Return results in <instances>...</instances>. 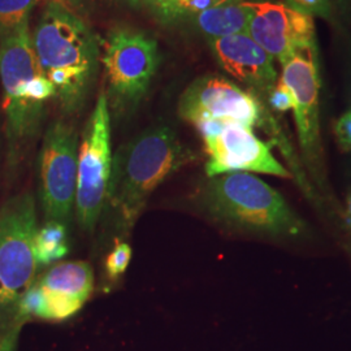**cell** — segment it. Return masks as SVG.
Returning a JSON list of instances; mask_svg holds the SVG:
<instances>
[{"label":"cell","instance_id":"cell-1","mask_svg":"<svg viewBox=\"0 0 351 351\" xmlns=\"http://www.w3.org/2000/svg\"><path fill=\"white\" fill-rule=\"evenodd\" d=\"M32 39L40 73L53 85L64 110L75 112L98 71L97 38L77 14L59 1H50Z\"/></svg>","mask_w":351,"mask_h":351},{"label":"cell","instance_id":"cell-2","mask_svg":"<svg viewBox=\"0 0 351 351\" xmlns=\"http://www.w3.org/2000/svg\"><path fill=\"white\" fill-rule=\"evenodd\" d=\"M191 160L190 151L168 126L149 128L113 156L107 207L117 226L132 230L151 194Z\"/></svg>","mask_w":351,"mask_h":351},{"label":"cell","instance_id":"cell-3","mask_svg":"<svg viewBox=\"0 0 351 351\" xmlns=\"http://www.w3.org/2000/svg\"><path fill=\"white\" fill-rule=\"evenodd\" d=\"M203 203L216 219L264 236L298 237L304 232V223L284 197L252 173L211 177Z\"/></svg>","mask_w":351,"mask_h":351},{"label":"cell","instance_id":"cell-4","mask_svg":"<svg viewBox=\"0 0 351 351\" xmlns=\"http://www.w3.org/2000/svg\"><path fill=\"white\" fill-rule=\"evenodd\" d=\"M36 199L23 193L0 208V335L16 323L20 302L36 284Z\"/></svg>","mask_w":351,"mask_h":351},{"label":"cell","instance_id":"cell-5","mask_svg":"<svg viewBox=\"0 0 351 351\" xmlns=\"http://www.w3.org/2000/svg\"><path fill=\"white\" fill-rule=\"evenodd\" d=\"M112 162L108 98L101 93L84 129L78 150L75 213L85 232L94 230L107 208Z\"/></svg>","mask_w":351,"mask_h":351},{"label":"cell","instance_id":"cell-6","mask_svg":"<svg viewBox=\"0 0 351 351\" xmlns=\"http://www.w3.org/2000/svg\"><path fill=\"white\" fill-rule=\"evenodd\" d=\"M101 63L114 107L132 108L145 97L156 73L158 45L142 32L119 27L104 42Z\"/></svg>","mask_w":351,"mask_h":351},{"label":"cell","instance_id":"cell-7","mask_svg":"<svg viewBox=\"0 0 351 351\" xmlns=\"http://www.w3.org/2000/svg\"><path fill=\"white\" fill-rule=\"evenodd\" d=\"M78 137L63 121L52 123L39 154V198L46 221L68 226L73 217L78 171Z\"/></svg>","mask_w":351,"mask_h":351},{"label":"cell","instance_id":"cell-8","mask_svg":"<svg viewBox=\"0 0 351 351\" xmlns=\"http://www.w3.org/2000/svg\"><path fill=\"white\" fill-rule=\"evenodd\" d=\"M280 80L293 94V113L302 154L311 172L319 180L323 171L320 138V72L317 45L295 51L280 62Z\"/></svg>","mask_w":351,"mask_h":351},{"label":"cell","instance_id":"cell-9","mask_svg":"<svg viewBox=\"0 0 351 351\" xmlns=\"http://www.w3.org/2000/svg\"><path fill=\"white\" fill-rule=\"evenodd\" d=\"M94 291V271L88 262L55 264L26 291L20 302L16 322L30 317L62 322L77 314Z\"/></svg>","mask_w":351,"mask_h":351},{"label":"cell","instance_id":"cell-10","mask_svg":"<svg viewBox=\"0 0 351 351\" xmlns=\"http://www.w3.org/2000/svg\"><path fill=\"white\" fill-rule=\"evenodd\" d=\"M180 117L194 126L207 121L254 128L263 117L262 101L220 75H203L189 86L178 103Z\"/></svg>","mask_w":351,"mask_h":351},{"label":"cell","instance_id":"cell-11","mask_svg":"<svg viewBox=\"0 0 351 351\" xmlns=\"http://www.w3.org/2000/svg\"><path fill=\"white\" fill-rule=\"evenodd\" d=\"M250 8V36L280 62L295 51L317 45L314 17L281 0H245Z\"/></svg>","mask_w":351,"mask_h":351},{"label":"cell","instance_id":"cell-12","mask_svg":"<svg viewBox=\"0 0 351 351\" xmlns=\"http://www.w3.org/2000/svg\"><path fill=\"white\" fill-rule=\"evenodd\" d=\"M203 142L208 155L206 173L210 178L233 172L291 177L271 147L247 126L228 124L219 133L204 137Z\"/></svg>","mask_w":351,"mask_h":351},{"label":"cell","instance_id":"cell-13","mask_svg":"<svg viewBox=\"0 0 351 351\" xmlns=\"http://www.w3.org/2000/svg\"><path fill=\"white\" fill-rule=\"evenodd\" d=\"M219 65L239 82L252 90V94L267 97L278 81L275 58L271 56L249 36L236 34L210 40Z\"/></svg>","mask_w":351,"mask_h":351},{"label":"cell","instance_id":"cell-14","mask_svg":"<svg viewBox=\"0 0 351 351\" xmlns=\"http://www.w3.org/2000/svg\"><path fill=\"white\" fill-rule=\"evenodd\" d=\"M251 11L245 0H233L195 14V23L208 40L247 34Z\"/></svg>","mask_w":351,"mask_h":351},{"label":"cell","instance_id":"cell-15","mask_svg":"<svg viewBox=\"0 0 351 351\" xmlns=\"http://www.w3.org/2000/svg\"><path fill=\"white\" fill-rule=\"evenodd\" d=\"M69 252L66 226L56 221H46L38 228L36 236V256L38 265L59 262Z\"/></svg>","mask_w":351,"mask_h":351},{"label":"cell","instance_id":"cell-16","mask_svg":"<svg viewBox=\"0 0 351 351\" xmlns=\"http://www.w3.org/2000/svg\"><path fill=\"white\" fill-rule=\"evenodd\" d=\"M39 0H0V37L27 23Z\"/></svg>","mask_w":351,"mask_h":351},{"label":"cell","instance_id":"cell-17","mask_svg":"<svg viewBox=\"0 0 351 351\" xmlns=\"http://www.w3.org/2000/svg\"><path fill=\"white\" fill-rule=\"evenodd\" d=\"M132 261V247L126 242H119L106 259V274L111 281H117L125 274Z\"/></svg>","mask_w":351,"mask_h":351},{"label":"cell","instance_id":"cell-18","mask_svg":"<svg viewBox=\"0 0 351 351\" xmlns=\"http://www.w3.org/2000/svg\"><path fill=\"white\" fill-rule=\"evenodd\" d=\"M297 11L310 14L313 17H322L326 21L335 23L336 5L333 0H284Z\"/></svg>","mask_w":351,"mask_h":351},{"label":"cell","instance_id":"cell-19","mask_svg":"<svg viewBox=\"0 0 351 351\" xmlns=\"http://www.w3.org/2000/svg\"><path fill=\"white\" fill-rule=\"evenodd\" d=\"M265 99L268 101V106L272 110H275L276 112L284 113L293 110V104H294L293 94L280 78H278L275 88L267 94Z\"/></svg>","mask_w":351,"mask_h":351},{"label":"cell","instance_id":"cell-20","mask_svg":"<svg viewBox=\"0 0 351 351\" xmlns=\"http://www.w3.org/2000/svg\"><path fill=\"white\" fill-rule=\"evenodd\" d=\"M178 1V7L181 10V12H190L197 14V13L211 10L215 7L223 5L229 1L233 0H177Z\"/></svg>","mask_w":351,"mask_h":351},{"label":"cell","instance_id":"cell-21","mask_svg":"<svg viewBox=\"0 0 351 351\" xmlns=\"http://www.w3.org/2000/svg\"><path fill=\"white\" fill-rule=\"evenodd\" d=\"M335 132L339 145L346 150H351V111L343 113L339 117L335 126Z\"/></svg>","mask_w":351,"mask_h":351},{"label":"cell","instance_id":"cell-22","mask_svg":"<svg viewBox=\"0 0 351 351\" xmlns=\"http://www.w3.org/2000/svg\"><path fill=\"white\" fill-rule=\"evenodd\" d=\"M145 1L160 16H163L165 20H173L180 14H182L177 0H145Z\"/></svg>","mask_w":351,"mask_h":351},{"label":"cell","instance_id":"cell-23","mask_svg":"<svg viewBox=\"0 0 351 351\" xmlns=\"http://www.w3.org/2000/svg\"><path fill=\"white\" fill-rule=\"evenodd\" d=\"M23 326V323L16 322L11 328L0 335V351H17V339Z\"/></svg>","mask_w":351,"mask_h":351},{"label":"cell","instance_id":"cell-24","mask_svg":"<svg viewBox=\"0 0 351 351\" xmlns=\"http://www.w3.org/2000/svg\"><path fill=\"white\" fill-rule=\"evenodd\" d=\"M336 11L345 19L348 20L351 12V0H335Z\"/></svg>","mask_w":351,"mask_h":351},{"label":"cell","instance_id":"cell-25","mask_svg":"<svg viewBox=\"0 0 351 351\" xmlns=\"http://www.w3.org/2000/svg\"><path fill=\"white\" fill-rule=\"evenodd\" d=\"M348 216H349V221H350L351 226V194L349 199H348Z\"/></svg>","mask_w":351,"mask_h":351},{"label":"cell","instance_id":"cell-26","mask_svg":"<svg viewBox=\"0 0 351 351\" xmlns=\"http://www.w3.org/2000/svg\"><path fill=\"white\" fill-rule=\"evenodd\" d=\"M126 1H129L130 4H137L138 3V0H126Z\"/></svg>","mask_w":351,"mask_h":351},{"label":"cell","instance_id":"cell-27","mask_svg":"<svg viewBox=\"0 0 351 351\" xmlns=\"http://www.w3.org/2000/svg\"><path fill=\"white\" fill-rule=\"evenodd\" d=\"M333 1H335V0H333Z\"/></svg>","mask_w":351,"mask_h":351}]
</instances>
